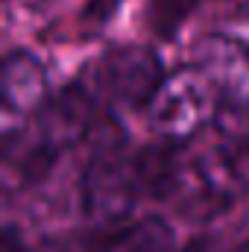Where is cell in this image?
Masks as SVG:
<instances>
[{"label": "cell", "mask_w": 249, "mask_h": 252, "mask_svg": "<svg viewBox=\"0 0 249 252\" xmlns=\"http://www.w3.org/2000/svg\"><path fill=\"white\" fill-rule=\"evenodd\" d=\"M94 91L82 82L67 85L35 115L18 141L21 179H41L67 147H73L94 124ZM9 141V144H15Z\"/></svg>", "instance_id": "6da1fadb"}, {"label": "cell", "mask_w": 249, "mask_h": 252, "mask_svg": "<svg viewBox=\"0 0 249 252\" xmlns=\"http://www.w3.org/2000/svg\"><path fill=\"white\" fill-rule=\"evenodd\" d=\"M164 82V67L147 47H118L94 64V97L112 103L147 106Z\"/></svg>", "instance_id": "7a4b0ae2"}, {"label": "cell", "mask_w": 249, "mask_h": 252, "mask_svg": "<svg viewBox=\"0 0 249 252\" xmlns=\"http://www.w3.org/2000/svg\"><path fill=\"white\" fill-rule=\"evenodd\" d=\"M0 97H3V112H0L3 115V138L9 144V141H15L18 132H24L35 121V115L50 100L41 62L24 50L9 53L3 62Z\"/></svg>", "instance_id": "3957f363"}, {"label": "cell", "mask_w": 249, "mask_h": 252, "mask_svg": "<svg viewBox=\"0 0 249 252\" xmlns=\"http://www.w3.org/2000/svg\"><path fill=\"white\" fill-rule=\"evenodd\" d=\"M153 106V124L161 126L164 132H179L193 129L202 124L208 112V97H205V82L196 73H179V76H164L161 88L150 100Z\"/></svg>", "instance_id": "277c9868"}, {"label": "cell", "mask_w": 249, "mask_h": 252, "mask_svg": "<svg viewBox=\"0 0 249 252\" xmlns=\"http://www.w3.org/2000/svg\"><path fill=\"white\" fill-rule=\"evenodd\" d=\"M199 0H150L147 21L156 35H170L179 30V24L196 9Z\"/></svg>", "instance_id": "5b68a950"}, {"label": "cell", "mask_w": 249, "mask_h": 252, "mask_svg": "<svg viewBox=\"0 0 249 252\" xmlns=\"http://www.w3.org/2000/svg\"><path fill=\"white\" fill-rule=\"evenodd\" d=\"M124 6V0H85V6H82V21L85 24H91V27H100V24H106L118 9Z\"/></svg>", "instance_id": "8992f818"}]
</instances>
